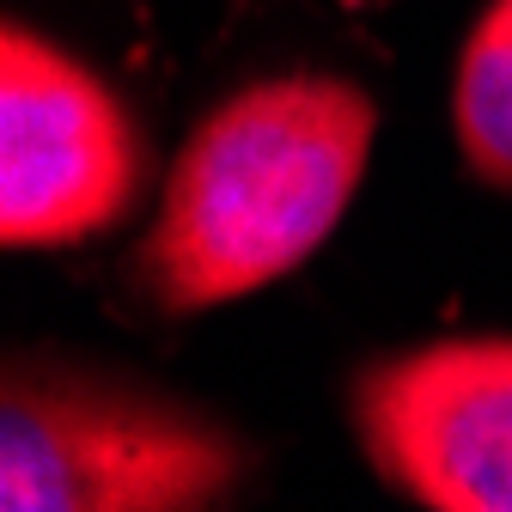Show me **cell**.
Returning a JSON list of instances; mask_svg holds the SVG:
<instances>
[{"instance_id":"obj_1","label":"cell","mask_w":512,"mask_h":512,"mask_svg":"<svg viewBox=\"0 0 512 512\" xmlns=\"http://www.w3.org/2000/svg\"><path fill=\"white\" fill-rule=\"evenodd\" d=\"M372 135L378 110L342 74H281L214 104L128 263L141 299L189 317L293 275L348 214Z\"/></svg>"},{"instance_id":"obj_2","label":"cell","mask_w":512,"mask_h":512,"mask_svg":"<svg viewBox=\"0 0 512 512\" xmlns=\"http://www.w3.org/2000/svg\"><path fill=\"white\" fill-rule=\"evenodd\" d=\"M250 445L171 391L55 354L0 384V512H226Z\"/></svg>"},{"instance_id":"obj_3","label":"cell","mask_w":512,"mask_h":512,"mask_svg":"<svg viewBox=\"0 0 512 512\" xmlns=\"http://www.w3.org/2000/svg\"><path fill=\"white\" fill-rule=\"evenodd\" d=\"M0 171V232L13 250L110 232L135 208L147 171L116 92L25 25L0 37Z\"/></svg>"},{"instance_id":"obj_4","label":"cell","mask_w":512,"mask_h":512,"mask_svg":"<svg viewBox=\"0 0 512 512\" xmlns=\"http://www.w3.org/2000/svg\"><path fill=\"white\" fill-rule=\"evenodd\" d=\"M372 470L427 512H512V336H452L354 378Z\"/></svg>"},{"instance_id":"obj_5","label":"cell","mask_w":512,"mask_h":512,"mask_svg":"<svg viewBox=\"0 0 512 512\" xmlns=\"http://www.w3.org/2000/svg\"><path fill=\"white\" fill-rule=\"evenodd\" d=\"M458 141L482 183L512 189V0H488L458 61Z\"/></svg>"}]
</instances>
